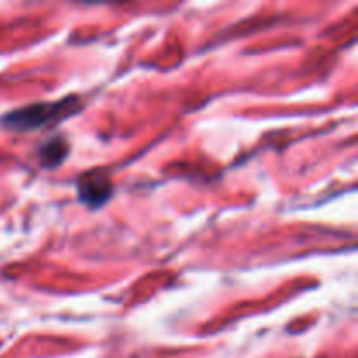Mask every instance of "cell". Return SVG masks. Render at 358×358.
Instances as JSON below:
<instances>
[{
    "mask_svg": "<svg viewBox=\"0 0 358 358\" xmlns=\"http://www.w3.org/2000/svg\"><path fill=\"white\" fill-rule=\"evenodd\" d=\"M38 157H41L42 164H45V166H58L66 157V142H63L62 138H52L51 142L41 147Z\"/></svg>",
    "mask_w": 358,
    "mask_h": 358,
    "instance_id": "cell-3",
    "label": "cell"
},
{
    "mask_svg": "<svg viewBox=\"0 0 358 358\" xmlns=\"http://www.w3.org/2000/svg\"><path fill=\"white\" fill-rule=\"evenodd\" d=\"M79 198L91 208L103 205L112 194V182L101 173H87L79 180Z\"/></svg>",
    "mask_w": 358,
    "mask_h": 358,
    "instance_id": "cell-2",
    "label": "cell"
},
{
    "mask_svg": "<svg viewBox=\"0 0 358 358\" xmlns=\"http://www.w3.org/2000/svg\"><path fill=\"white\" fill-rule=\"evenodd\" d=\"M73 103H76V100H62L56 101V103L30 105V107L10 112L3 119V124H6V128L16 129V131H30V129L42 128L48 122L63 117L66 110L73 108Z\"/></svg>",
    "mask_w": 358,
    "mask_h": 358,
    "instance_id": "cell-1",
    "label": "cell"
}]
</instances>
